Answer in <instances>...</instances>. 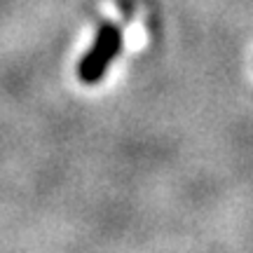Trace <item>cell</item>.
Segmentation results:
<instances>
[{
  "mask_svg": "<svg viewBox=\"0 0 253 253\" xmlns=\"http://www.w3.org/2000/svg\"><path fill=\"white\" fill-rule=\"evenodd\" d=\"M122 49V28L115 21H103L96 31V38L91 42L89 52L80 59L78 78L84 84H96L106 75L108 66L118 59Z\"/></svg>",
  "mask_w": 253,
  "mask_h": 253,
  "instance_id": "6da1fadb",
  "label": "cell"
}]
</instances>
